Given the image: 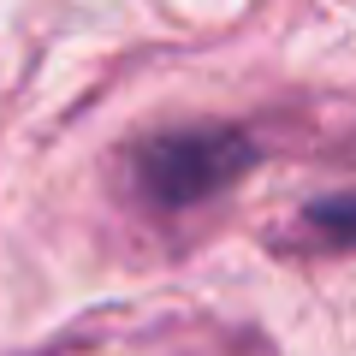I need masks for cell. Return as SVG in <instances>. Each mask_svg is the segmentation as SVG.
Masks as SVG:
<instances>
[{
    "label": "cell",
    "instance_id": "6da1fadb",
    "mask_svg": "<svg viewBox=\"0 0 356 356\" xmlns=\"http://www.w3.org/2000/svg\"><path fill=\"white\" fill-rule=\"evenodd\" d=\"M255 161V143L238 131L214 125V131H166L149 137L131 161L137 191L154 208H196L208 196H220L226 184H238V172Z\"/></svg>",
    "mask_w": 356,
    "mask_h": 356
},
{
    "label": "cell",
    "instance_id": "7a4b0ae2",
    "mask_svg": "<svg viewBox=\"0 0 356 356\" xmlns=\"http://www.w3.org/2000/svg\"><path fill=\"white\" fill-rule=\"evenodd\" d=\"M303 238L327 243V250H356V196L309 202V208H303Z\"/></svg>",
    "mask_w": 356,
    "mask_h": 356
}]
</instances>
